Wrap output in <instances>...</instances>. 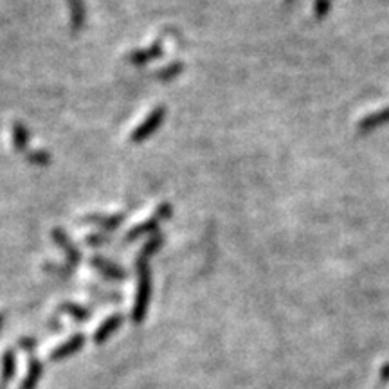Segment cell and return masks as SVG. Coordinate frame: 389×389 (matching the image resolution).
<instances>
[{"instance_id":"cell-7","label":"cell","mask_w":389,"mask_h":389,"mask_svg":"<svg viewBox=\"0 0 389 389\" xmlns=\"http://www.w3.org/2000/svg\"><path fill=\"white\" fill-rule=\"evenodd\" d=\"M162 54H165V43H162V40H155L148 47L134 49L132 52H128L126 60H128V63L135 65V67H144V65L151 63V61L159 60Z\"/></svg>"},{"instance_id":"cell-20","label":"cell","mask_w":389,"mask_h":389,"mask_svg":"<svg viewBox=\"0 0 389 389\" xmlns=\"http://www.w3.org/2000/svg\"><path fill=\"white\" fill-rule=\"evenodd\" d=\"M83 242L89 247H103L112 242V238L108 236L107 233H103V231H96V233L85 234V236H83Z\"/></svg>"},{"instance_id":"cell-18","label":"cell","mask_w":389,"mask_h":389,"mask_svg":"<svg viewBox=\"0 0 389 389\" xmlns=\"http://www.w3.org/2000/svg\"><path fill=\"white\" fill-rule=\"evenodd\" d=\"M89 292L92 294V298H96L98 301H101L103 305H110V303H114V301H121V298L123 296L119 294V292H114V290H101L100 287H96V285H89Z\"/></svg>"},{"instance_id":"cell-25","label":"cell","mask_w":389,"mask_h":389,"mask_svg":"<svg viewBox=\"0 0 389 389\" xmlns=\"http://www.w3.org/2000/svg\"><path fill=\"white\" fill-rule=\"evenodd\" d=\"M0 389H6V384H2V382H0Z\"/></svg>"},{"instance_id":"cell-12","label":"cell","mask_w":389,"mask_h":389,"mask_svg":"<svg viewBox=\"0 0 389 389\" xmlns=\"http://www.w3.org/2000/svg\"><path fill=\"white\" fill-rule=\"evenodd\" d=\"M384 125H389V108H382L381 112L372 114V116H367L366 119L357 123V132H359L360 135H366Z\"/></svg>"},{"instance_id":"cell-24","label":"cell","mask_w":389,"mask_h":389,"mask_svg":"<svg viewBox=\"0 0 389 389\" xmlns=\"http://www.w3.org/2000/svg\"><path fill=\"white\" fill-rule=\"evenodd\" d=\"M4 321H6V312H0V330L4 326Z\"/></svg>"},{"instance_id":"cell-16","label":"cell","mask_w":389,"mask_h":389,"mask_svg":"<svg viewBox=\"0 0 389 389\" xmlns=\"http://www.w3.org/2000/svg\"><path fill=\"white\" fill-rule=\"evenodd\" d=\"M69 6V18H70V27L74 31H79L85 26L86 20V8L83 0H67Z\"/></svg>"},{"instance_id":"cell-13","label":"cell","mask_w":389,"mask_h":389,"mask_svg":"<svg viewBox=\"0 0 389 389\" xmlns=\"http://www.w3.org/2000/svg\"><path fill=\"white\" fill-rule=\"evenodd\" d=\"M42 375H43L42 360L36 359L35 355H31L29 363H27V373L26 376H24V381H22L20 389H36Z\"/></svg>"},{"instance_id":"cell-3","label":"cell","mask_w":389,"mask_h":389,"mask_svg":"<svg viewBox=\"0 0 389 389\" xmlns=\"http://www.w3.org/2000/svg\"><path fill=\"white\" fill-rule=\"evenodd\" d=\"M165 119H166V107L159 105V107L151 108L143 121L139 123V125L132 130V134H130V141L135 144H139V143H143V141H146V139H150L151 135L155 134L157 130L162 126Z\"/></svg>"},{"instance_id":"cell-22","label":"cell","mask_w":389,"mask_h":389,"mask_svg":"<svg viewBox=\"0 0 389 389\" xmlns=\"http://www.w3.org/2000/svg\"><path fill=\"white\" fill-rule=\"evenodd\" d=\"M330 8H332V0H316L314 11H316L317 18H324L328 15Z\"/></svg>"},{"instance_id":"cell-2","label":"cell","mask_w":389,"mask_h":389,"mask_svg":"<svg viewBox=\"0 0 389 389\" xmlns=\"http://www.w3.org/2000/svg\"><path fill=\"white\" fill-rule=\"evenodd\" d=\"M173 215V206L169 202H162L159 204L155 208V211L151 213L150 216H148L146 220L139 222V224H135L132 229L126 231L125 234V242H134V240H139L141 236H144V234H153L157 233V229L160 227V224L166 220H169Z\"/></svg>"},{"instance_id":"cell-9","label":"cell","mask_w":389,"mask_h":389,"mask_svg":"<svg viewBox=\"0 0 389 389\" xmlns=\"http://www.w3.org/2000/svg\"><path fill=\"white\" fill-rule=\"evenodd\" d=\"M123 321H125L123 312H114V314L107 316L100 324H98V328L94 330V333H92V341H94L96 344H101V342L108 341L117 330L121 328Z\"/></svg>"},{"instance_id":"cell-4","label":"cell","mask_w":389,"mask_h":389,"mask_svg":"<svg viewBox=\"0 0 389 389\" xmlns=\"http://www.w3.org/2000/svg\"><path fill=\"white\" fill-rule=\"evenodd\" d=\"M51 238L52 242L56 243L58 249L63 252L67 265H70V267H78V265L82 264L83 259L82 251H79V247L73 242V238L67 234V231H65L63 227H52Z\"/></svg>"},{"instance_id":"cell-19","label":"cell","mask_w":389,"mask_h":389,"mask_svg":"<svg viewBox=\"0 0 389 389\" xmlns=\"http://www.w3.org/2000/svg\"><path fill=\"white\" fill-rule=\"evenodd\" d=\"M26 160L35 166L51 165V153L47 150H29L26 153Z\"/></svg>"},{"instance_id":"cell-8","label":"cell","mask_w":389,"mask_h":389,"mask_svg":"<svg viewBox=\"0 0 389 389\" xmlns=\"http://www.w3.org/2000/svg\"><path fill=\"white\" fill-rule=\"evenodd\" d=\"M85 333H73L70 337H67L63 342H60V344L54 346V348L49 351V359L54 360V363H56V360L69 359L70 355L78 353L83 346H85Z\"/></svg>"},{"instance_id":"cell-21","label":"cell","mask_w":389,"mask_h":389,"mask_svg":"<svg viewBox=\"0 0 389 389\" xmlns=\"http://www.w3.org/2000/svg\"><path fill=\"white\" fill-rule=\"evenodd\" d=\"M43 268L51 274H60L63 277H70L74 274V267L70 265H58V264H45Z\"/></svg>"},{"instance_id":"cell-1","label":"cell","mask_w":389,"mask_h":389,"mask_svg":"<svg viewBox=\"0 0 389 389\" xmlns=\"http://www.w3.org/2000/svg\"><path fill=\"white\" fill-rule=\"evenodd\" d=\"M135 270H137V285H135L134 305L130 312V321L134 324L144 323L150 308L151 299V268L148 261H134Z\"/></svg>"},{"instance_id":"cell-11","label":"cell","mask_w":389,"mask_h":389,"mask_svg":"<svg viewBox=\"0 0 389 389\" xmlns=\"http://www.w3.org/2000/svg\"><path fill=\"white\" fill-rule=\"evenodd\" d=\"M58 312L69 316L70 319H74L76 323H86V321L92 319V308L85 307V305H79L76 301H61L58 305Z\"/></svg>"},{"instance_id":"cell-5","label":"cell","mask_w":389,"mask_h":389,"mask_svg":"<svg viewBox=\"0 0 389 389\" xmlns=\"http://www.w3.org/2000/svg\"><path fill=\"white\" fill-rule=\"evenodd\" d=\"M126 220V213H89L79 218L83 224H91L103 233H110V231L119 229Z\"/></svg>"},{"instance_id":"cell-14","label":"cell","mask_w":389,"mask_h":389,"mask_svg":"<svg viewBox=\"0 0 389 389\" xmlns=\"http://www.w3.org/2000/svg\"><path fill=\"white\" fill-rule=\"evenodd\" d=\"M162 245H165V234L157 231V233L151 234V236L146 240V243L139 249V252L135 254L134 261H148L151 256L157 254V252L162 249Z\"/></svg>"},{"instance_id":"cell-10","label":"cell","mask_w":389,"mask_h":389,"mask_svg":"<svg viewBox=\"0 0 389 389\" xmlns=\"http://www.w3.org/2000/svg\"><path fill=\"white\" fill-rule=\"evenodd\" d=\"M9 135H11V144H13L15 150H17L18 153H24V155H26L27 151L31 150V132L27 130V126L22 125L20 121L11 123Z\"/></svg>"},{"instance_id":"cell-6","label":"cell","mask_w":389,"mask_h":389,"mask_svg":"<svg viewBox=\"0 0 389 389\" xmlns=\"http://www.w3.org/2000/svg\"><path fill=\"white\" fill-rule=\"evenodd\" d=\"M89 264H91V267H94L101 276L107 277V280L123 281L128 277V273H126L125 267H121L119 264H116V261L105 258V256L101 254H92L91 258H89Z\"/></svg>"},{"instance_id":"cell-15","label":"cell","mask_w":389,"mask_h":389,"mask_svg":"<svg viewBox=\"0 0 389 389\" xmlns=\"http://www.w3.org/2000/svg\"><path fill=\"white\" fill-rule=\"evenodd\" d=\"M15 373H17V355L13 348H8L0 359V382L8 386V382L15 379Z\"/></svg>"},{"instance_id":"cell-17","label":"cell","mask_w":389,"mask_h":389,"mask_svg":"<svg viewBox=\"0 0 389 389\" xmlns=\"http://www.w3.org/2000/svg\"><path fill=\"white\" fill-rule=\"evenodd\" d=\"M182 73H184V63L182 61H169L165 67L155 70V78L159 82H171V79L178 78Z\"/></svg>"},{"instance_id":"cell-23","label":"cell","mask_w":389,"mask_h":389,"mask_svg":"<svg viewBox=\"0 0 389 389\" xmlns=\"http://www.w3.org/2000/svg\"><path fill=\"white\" fill-rule=\"evenodd\" d=\"M36 339L35 337H20L18 339V348L20 350H24V351H27V353H33L35 351V348H36Z\"/></svg>"}]
</instances>
